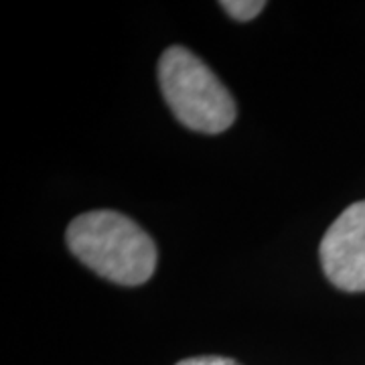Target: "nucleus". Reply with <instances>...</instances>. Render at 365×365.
Instances as JSON below:
<instances>
[{
  "label": "nucleus",
  "mask_w": 365,
  "mask_h": 365,
  "mask_svg": "<svg viewBox=\"0 0 365 365\" xmlns=\"http://www.w3.org/2000/svg\"><path fill=\"white\" fill-rule=\"evenodd\" d=\"M66 237L81 264L114 284L140 287L157 270L153 237L130 217L112 209L78 215L69 223Z\"/></svg>",
  "instance_id": "f257e3e1"
},
{
  "label": "nucleus",
  "mask_w": 365,
  "mask_h": 365,
  "mask_svg": "<svg viewBox=\"0 0 365 365\" xmlns=\"http://www.w3.org/2000/svg\"><path fill=\"white\" fill-rule=\"evenodd\" d=\"M158 83L170 112L189 130L222 134L235 122L230 90L195 53L173 45L158 59Z\"/></svg>",
  "instance_id": "f03ea898"
},
{
  "label": "nucleus",
  "mask_w": 365,
  "mask_h": 365,
  "mask_svg": "<svg viewBox=\"0 0 365 365\" xmlns=\"http://www.w3.org/2000/svg\"><path fill=\"white\" fill-rule=\"evenodd\" d=\"M319 258L333 287L365 292V199L341 213L327 230Z\"/></svg>",
  "instance_id": "7ed1b4c3"
},
{
  "label": "nucleus",
  "mask_w": 365,
  "mask_h": 365,
  "mask_svg": "<svg viewBox=\"0 0 365 365\" xmlns=\"http://www.w3.org/2000/svg\"><path fill=\"white\" fill-rule=\"evenodd\" d=\"M220 6L235 21L248 23L262 13L266 2H262V0H223L220 2Z\"/></svg>",
  "instance_id": "20e7f679"
},
{
  "label": "nucleus",
  "mask_w": 365,
  "mask_h": 365,
  "mask_svg": "<svg viewBox=\"0 0 365 365\" xmlns=\"http://www.w3.org/2000/svg\"><path fill=\"white\" fill-rule=\"evenodd\" d=\"M177 365H240L234 359L227 357H220V355H203V357H189L182 359Z\"/></svg>",
  "instance_id": "39448f33"
}]
</instances>
